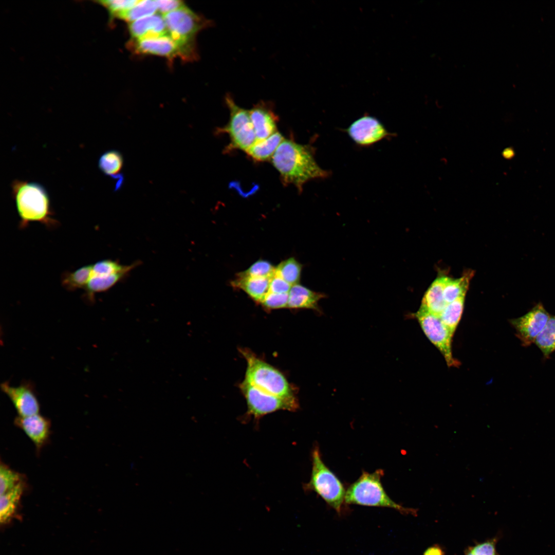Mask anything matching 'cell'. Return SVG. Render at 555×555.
<instances>
[{
    "mask_svg": "<svg viewBox=\"0 0 555 555\" xmlns=\"http://www.w3.org/2000/svg\"><path fill=\"white\" fill-rule=\"evenodd\" d=\"M129 30L135 40L168 34L163 15L156 13L131 23Z\"/></svg>",
    "mask_w": 555,
    "mask_h": 555,
    "instance_id": "obj_16",
    "label": "cell"
},
{
    "mask_svg": "<svg viewBox=\"0 0 555 555\" xmlns=\"http://www.w3.org/2000/svg\"><path fill=\"white\" fill-rule=\"evenodd\" d=\"M311 458L310 478L304 485V489L317 493L338 514H341L345 504L346 490L339 478L324 463L318 446L312 450Z\"/></svg>",
    "mask_w": 555,
    "mask_h": 555,
    "instance_id": "obj_4",
    "label": "cell"
},
{
    "mask_svg": "<svg viewBox=\"0 0 555 555\" xmlns=\"http://www.w3.org/2000/svg\"><path fill=\"white\" fill-rule=\"evenodd\" d=\"M24 489L21 482L16 487L1 495L0 521L2 523L8 522L14 514Z\"/></svg>",
    "mask_w": 555,
    "mask_h": 555,
    "instance_id": "obj_23",
    "label": "cell"
},
{
    "mask_svg": "<svg viewBox=\"0 0 555 555\" xmlns=\"http://www.w3.org/2000/svg\"><path fill=\"white\" fill-rule=\"evenodd\" d=\"M465 297H460L447 306L440 314L443 323L454 335L460 321L464 308Z\"/></svg>",
    "mask_w": 555,
    "mask_h": 555,
    "instance_id": "obj_26",
    "label": "cell"
},
{
    "mask_svg": "<svg viewBox=\"0 0 555 555\" xmlns=\"http://www.w3.org/2000/svg\"><path fill=\"white\" fill-rule=\"evenodd\" d=\"M155 3L157 11L162 15L185 6L183 2L178 0H155Z\"/></svg>",
    "mask_w": 555,
    "mask_h": 555,
    "instance_id": "obj_37",
    "label": "cell"
},
{
    "mask_svg": "<svg viewBox=\"0 0 555 555\" xmlns=\"http://www.w3.org/2000/svg\"><path fill=\"white\" fill-rule=\"evenodd\" d=\"M240 387L247 401L248 413L255 418L279 410L294 411L298 408L295 397L283 398L267 393L245 380Z\"/></svg>",
    "mask_w": 555,
    "mask_h": 555,
    "instance_id": "obj_8",
    "label": "cell"
},
{
    "mask_svg": "<svg viewBox=\"0 0 555 555\" xmlns=\"http://www.w3.org/2000/svg\"><path fill=\"white\" fill-rule=\"evenodd\" d=\"M249 112L256 140L266 139L277 132L278 117L269 103H258Z\"/></svg>",
    "mask_w": 555,
    "mask_h": 555,
    "instance_id": "obj_13",
    "label": "cell"
},
{
    "mask_svg": "<svg viewBox=\"0 0 555 555\" xmlns=\"http://www.w3.org/2000/svg\"><path fill=\"white\" fill-rule=\"evenodd\" d=\"M275 272L274 267L269 262L258 260L247 270L239 273L246 276L270 279Z\"/></svg>",
    "mask_w": 555,
    "mask_h": 555,
    "instance_id": "obj_32",
    "label": "cell"
},
{
    "mask_svg": "<svg viewBox=\"0 0 555 555\" xmlns=\"http://www.w3.org/2000/svg\"><path fill=\"white\" fill-rule=\"evenodd\" d=\"M302 265L291 257L281 262L275 267V273L291 285L299 284Z\"/></svg>",
    "mask_w": 555,
    "mask_h": 555,
    "instance_id": "obj_29",
    "label": "cell"
},
{
    "mask_svg": "<svg viewBox=\"0 0 555 555\" xmlns=\"http://www.w3.org/2000/svg\"><path fill=\"white\" fill-rule=\"evenodd\" d=\"M127 274L121 272L110 275L99 276L92 274L90 279L84 289V297L87 301L94 302L95 295L105 292L113 287Z\"/></svg>",
    "mask_w": 555,
    "mask_h": 555,
    "instance_id": "obj_22",
    "label": "cell"
},
{
    "mask_svg": "<svg viewBox=\"0 0 555 555\" xmlns=\"http://www.w3.org/2000/svg\"><path fill=\"white\" fill-rule=\"evenodd\" d=\"M123 166V156L116 150L107 151L99 159L98 166L101 172L116 180L115 191L120 189L123 183V177L121 173Z\"/></svg>",
    "mask_w": 555,
    "mask_h": 555,
    "instance_id": "obj_20",
    "label": "cell"
},
{
    "mask_svg": "<svg viewBox=\"0 0 555 555\" xmlns=\"http://www.w3.org/2000/svg\"><path fill=\"white\" fill-rule=\"evenodd\" d=\"M447 277L438 275L432 282L423 295L420 308L439 317L447 305L443 295Z\"/></svg>",
    "mask_w": 555,
    "mask_h": 555,
    "instance_id": "obj_18",
    "label": "cell"
},
{
    "mask_svg": "<svg viewBox=\"0 0 555 555\" xmlns=\"http://www.w3.org/2000/svg\"><path fill=\"white\" fill-rule=\"evenodd\" d=\"M413 315L428 339L442 355L447 365L449 366H458L459 362L454 359L452 352L453 335L440 317L420 307Z\"/></svg>",
    "mask_w": 555,
    "mask_h": 555,
    "instance_id": "obj_9",
    "label": "cell"
},
{
    "mask_svg": "<svg viewBox=\"0 0 555 555\" xmlns=\"http://www.w3.org/2000/svg\"><path fill=\"white\" fill-rule=\"evenodd\" d=\"M135 49L141 53L151 54L166 57H172L178 54L180 50L169 34L135 40Z\"/></svg>",
    "mask_w": 555,
    "mask_h": 555,
    "instance_id": "obj_15",
    "label": "cell"
},
{
    "mask_svg": "<svg viewBox=\"0 0 555 555\" xmlns=\"http://www.w3.org/2000/svg\"><path fill=\"white\" fill-rule=\"evenodd\" d=\"M383 474V470L380 469L373 473L363 472L358 479L346 490L345 503L390 508L401 514L417 516V509L403 507L392 500L387 495L381 480Z\"/></svg>",
    "mask_w": 555,
    "mask_h": 555,
    "instance_id": "obj_3",
    "label": "cell"
},
{
    "mask_svg": "<svg viewBox=\"0 0 555 555\" xmlns=\"http://www.w3.org/2000/svg\"><path fill=\"white\" fill-rule=\"evenodd\" d=\"M270 279L243 275L239 273L231 285L246 292L252 300L261 303L269 292Z\"/></svg>",
    "mask_w": 555,
    "mask_h": 555,
    "instance_id": "obj_19",
    "label": "cell"
},
{
    "mask_svg": "<svg viewBox=\"0 0 555 555\" xmlns=\"http://www.w3.org/2000/svg\"><path fill=\"white\" fill-rule=\"evenodd\" d=\"M225 102L230 113L229 120L225 126L218 128L217 132L229 136L230 142L227 151L237 149L246 152L256 141L249 110L237 105L230 95H226Z\"/></svg>",
    "mask_w": 555,
    "mask_h": 555,
    "instance_id": "obj_6",
    "label": "cell"
},
{
    "mask_svg": "<svg viewBox=\"0 0 555 555\" xmlns=\"http://www.w3.org/2000/svg\"><path fill=\"white\" fill-rule=\"evenodd\" d=\"M465 555H474L472 552L471 548L469 547L465 550Z\"/></svg>",
    "mask_w": 555,
    "mask_h": 555,
    "instance_id": "obj_39",
    "label": "cell"
},
{
    "mask_svg": "<svg viewBox=\"0 0 555 555\" xmlns=\"http://www.w3.org/2000/svg\"><path fill=\"white\" fill-rule=\"evenodd\" d=\"M314 148L291 139H284L271 158L285 185L293 184L300 192L309 180L324 178L329 172L323 170L314 159Z\"/></svg>",
    "mask_w": 555,
    "mask_h": 555,
    "instance_id": "obj_1",
    "label": "cell"
},
{
    "mask_svg": "<svg viewBox=\"0 0 555 555\" xmlns=\"http://www.w3.org/2000/svg\"><path fill=\"white\" fill-rule=\"evenodd\" d=\"M135 266L136 264L122 265L114 260H103L92 264V274L95 275L105 276L121 272L127 273Z\"/></svg>",
    "mask_w": 555,
    "mask_h": 555,
    "instance_id": "obj_30",
    "label": "cell"
},
{
    "mask_svg": "<svg viewBox=\"0 0 555 555\" xmlns=\"http://www.w3.org/2000/svg\"><path fill=\"white\" fill-rule=\"evenodd\" d=\"M346 131L356 143L361 146L371 145L391 135L377 119L369 115L356 120Z\"/></svg>",
    "mask_w": 555,
    "mask_h": 555,
    "instance_id": "obj_12",
    "label": "cell"
},
{
    "mask_svg": "<svg viewBox=\"0 0 555 555\" xmlns=\"http://www.w3.org/2000/svg\"><path fill=\"white\" fill-rule=\"evenodd\" d=\"M247 362L245 380L267 393L283 397H295L284 375L248 350H242Z\"/></svg>",
    "mask_w": 555,
    "mask_h": 555,
    "instance_id": "obj_5",
    "label": "cell"
},
{
    "mask_svg": "<svg viewBox=\"0 0 555 555\" xmlns=\"http://www.w3.org/2000/svg\"><path fill=\"white\" fill-rule=\"evenodd\" d=\"M15 421L16 425L24 432L37 448H41L48 440L50 422L39 413L26 417L18 416Z\"/></svg>",
    "mask_w": 555,
    "mask_h": 555,
    "instance_id": "obj_14",
    "label": "cell"
},
{
    "mask_svg": "<svg viewBox=\"0 0 555 555\" xmlns=\"http://www.w3.org/2000/svg\"><path fill=\"white\" fill-rule=\"evenodd\" d=\"M284 139L281 134L276 132L266 139L256 140L245 152L256 161L271 159Z\"/></svg>",
    "mask_w": 555,
    "mask_h": 555,
    "instance_id": "obj_21",
    "label": "cell"
},
{
    "mask_svg": "<svg viewBox=\"0 0 555 555\" xmlns=\"http://www.w3.org/2000/svg\"><path fill=\"white\" fill-rule=\"evenodd\" d=\"M22 482L20 474L4 464L0 467V494L12 489Z\"/></svg>",
    "mask_w": 555,
    "mask_h": 555,
    "instance_id": "obj_31",
    "label": "cell"
},
{
    "mask_svg": "<svg viewBox=\"0 0 555 555\" xmlns=\"http://www.w3.org/2000/svg\"><path fill=\"white\" fill-rule=\"evenodd\" d=\"M139 0H106L97 2L107 9L112 17H117L120 13L134 6Z\"/></svg>",
    "mask_w": 555,
    "mask_h": 555,
    "instance_id": "obj_33",
    "label": "cell"
},
{
    "mask_svg": "<svg viewBox=\"0 0 555 555\" xmlns=\"http://www.w3.org/2000/svg\"><path fill=\"white\" fill-rule=\"evenodd\" d=\"M288 293L269 292L260 303L267 309H274L288 307Z\"/></svg>",
    "mask_w": 555,
    "mask_h": 555,
    "instance_id": "obj_34",
    "label": "cell"
},
{
    "mask_svg": "<svg viewBox=\"0 0 555 555\" xmlns=\"http://www.w3.org/2000/svg\"><path fill=\"white\" fill-rule=\"evenodd\" d=\"M549 318L543 305L539 303L523 316L510 320V323L522 345L527 346L534 342Z\"/></svg>",
    "mask_w": 555,
    "mask_h": 555,
    "instance_id": "obj_10",
    "label": "cell"
},
{
    "mask_svg": "<svg viewBox=\"0 0 555 555\" xmlns=\"http://www.w3.org/2000/svg\"><path fill=\"white\" fill-rule=\"evenodd\" d=\"M1 388L11 401L18 416L39 413L40 403L32 382L24 381L19 385L13 386L6 381L1 384Z\"/></svg>",
    "mask_w": 555,
    "mask_h": 555,
    "instance_id": "obj_11",
    "label": "cell"
},
{
    "mask_svg": "<svg viewBox=\"0 0 555 555\" xmlns=\"http://www.w3.org/2000/svg\"><path fill=\"white\" fill-rule=\"evenodd\" d=\"M495 539L489 540L481 543L476 544L470 547L474 555H497L496 551Z\"/></svg>",
    "mask_w": 555,
    "mask_h": 555,
    "instance_id": "obj_35",
    "label": "cell"
},
{
    "mask_svg": "<svg viewBox=\"0 0 555 555\" xmlns=\"http://www.w3.org/2000/svg\"><path fill=\"white\" fill-rule=\"evenodd\" d=\"M423 555H445L442 549L437 545L429 547L423 553Z\"/></svg>",
    "mask_w": 555,
    "mask_h": 555,
    "instance_id": "obj_38",
    "label": "cell"
},
{
    "mask_svg": "<svg viewBox=\"0 0 555 555\" xmlns=\"http://www.w3.org/2000/svg\"><path fill=\"white\" fill-rule=\"evenodd\" d=\"M291 285L275 274L270 279L269 292L276 293H288Z\"/></svg>",
    "mask_w": 555,
    "mask_h": 555,
    "instance_id": "obj_36",
    "label": "cell"
},
{
    "mask_svg": "<svg viewBox=\"0 0 555 555\" xmlns=\"http://www.w3.org/2000/svg\"><path fill=\"white\" fill-rule=\"evenodd\" d=\"M92 264L85 265L77 270L63 273L61 278L62 286L68 291L84 289L86 287L91 275Z\"/></svg>",
    "mask_w": 555,
    "mask_h": 555,
    "instance_id": "obj_25",
    "label": "cell"
},
{
    "mask_svg": "<svg viewBox=\"0 0 555 555\" xmlns=\"http://www.w3.org/2000/svg\"><path fill=\"white\" fill-rule=\"evenodd\" d=\"M157 11L155 1L140 0L134 6L120 13L117 17L132 23L153 15Z\"/></svg>",
    "mask_w": 555,
    "mask_h": 555,
    "instance_id": "obj_28",
    "label": "cell"
},
{
    "mask_svg": "<svg viewBox=\"0 0 555 555\" xmlns=\"http://www.w3.org/2000/svg\"><path fill=\"white\" fill-rule=\"evenodd\" d=\"M168 33L179 47L181 55L191 51V43L206 21L186 6L163 15Z\"/></svg>",
    "mask_w": 555,
    "mask_h": 555,
    "instance_id": "obj_7",
    "label": "cell"
},
{
    "mask_svg": "<svg viewBox=\"0 0 555 555\" xmlns=\"http://www.w3.org/2000/svg\"><path fill=\"white\" fill-rule=\"evenodd\" d=\"M288 295V308L310 309L319 313L321 311L318 303L326 297L323 293L312 291L299 284L291 286Z\"/></svg>",
    "mask_w": 555,
    "mask_h": 555,
    "instance_id": "obj_17",
    "label": "cell"
},
{
    "mask_svg": "<svg viewBox=\"0 0 555 555\" xmlns=\"http://www.w3.org/2000/svg\"><path fill=\"white\" fill-rule=\"evenodd\" d=\"M534 343L545 358H548L555 351V316H550Z\"/></svg>",
    "mask_w": 555,
    "mask_h": 555,
    "instance_id": "obj_27",
    "label": "cell"
},
{
    "mask_svg": "<svg viewBox=\"0 0 555 555\" xmlns=\"http://www.w3.org/2000/svg\"><path fill=\"white\" fill-rule=\"evenodd\" d=\"M473 275L472 271H468L459 278L454 279L447 276L443 289L444 299L447 304L460 297H465Z\"/></svg>",
    "mask_w": 555,
    "mask_h": 555,
    "instance_id": "obj_24",
    "label": "cell"
},
{
    "mask_svg": "<svg viewBox=\"0 0 555 555\" xmlns=\"http://www.w3.org/2000/svg\"><path fill=\"white\" fill-rule=\"evenodd\" d=\"M12 193L21 219L20 227L25 228L31 222H39L49 228L57 227L53 218L49 195L41 184L18 179L11 184Z\"/></svg>",
    "mask_w": 555,
    "mask_h": 555,
    "instance_id": "obj_2",
    "label": "cell"
}]
</instances>
